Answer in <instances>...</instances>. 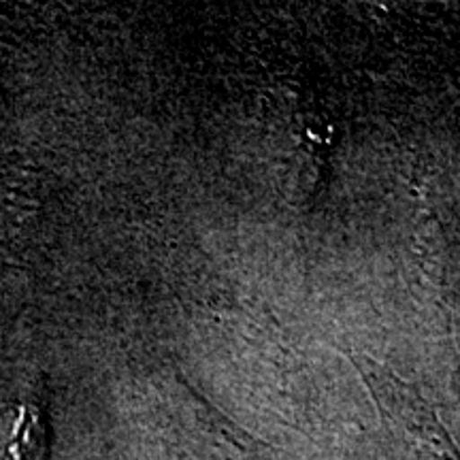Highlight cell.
Returning <instances> with one entry per match:
<instances>
[{
	"mask_svg": "<svg viewBox=\"0 0 460 460\" xmlns=\"http://www.w3.org/2000/svg\"><path fill=\"white\" fill-rule=\"evenodd\" d=\"M48 427L34 402H22L0 418V460H45Z\"/></svg>",
	"mask_w": 460,
	"mask_h": 460,
	"instance_id": "1",
	"label": "cell"
}]
</instances>
